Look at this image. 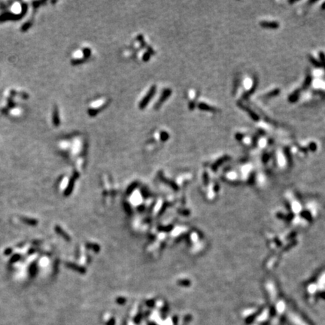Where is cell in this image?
<instances>
[{"instance_id":"cell-1","label":"cell","mask_w":325,"mask_h":325,"mask_svg":"<svg viewBox=\"0 0 325 325\" xmlns=\"http://www.w3.org/2000/svg\"><path fill=\"white\" fill-rule=\"evenodd\" d=\"M154 92H155V87H153L150 90V91L148 92V94L146 95V96H145V98H144L143 100H142V101L141 102V103H140V108H141V109H142V108H144L145 106H146V105L148 103L149 100H151L152 96H153L154 94Z\"/></svg>"},{"instance_id":"cell-2","label":"cell","mask_w":325,"mask_h":325,"mask_svg":"<svg viewBox=\"0 0 325 325\" xmlns=\"http://www.w3.org/2000/svg\"><path fill=\"white\" fill-rule=\"evenodd\" d=\"M53 122L56 126H58L59 124V115H58V111L57 108H55L53 112Z\"/></svg>"},{"instance_id":"cell-3","label":"cell","mask_w":325,"mask_h":325,"mask_svg":"<svg viewBox=\"0 0 325 325\" xmlns=\"http://www.w3.org/2000/svg\"><path fill=\"white\" fill-rule=\"evenodd\" d=\"M30 27V24H29V23H27V25H24V26H23V28H22V29H23V30L24 31V30H26V29H27V28H28V27Z\"/></svg>"}]
</instances>
